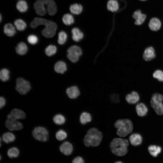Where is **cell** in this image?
I'll return each mask as SVG.
<instances>
[{"label":"cell","mask_w":163,"mask_h":163,"mask_svg":"<svg viewBox=\"0 0 163 163\" xmlns=\"http://www.w3.org/2000/svg\"><path fill=\"white\" fill-rule=\"evenodd\" d=\"M40 25L45 26L42 31V34L44 37L50 38L55 35L57 25L54 22L43 18H35L30 23V26L33 28H35Z\"/></svg>","instance_id":"obj_1"},{"label":"cell","mask_w":163,"mask_h":163,"mask_svg":"<svg viewBox=\"0 0 163 163\" xmlns=\"http://www.w3.org/2000/svg\"><path fill=\"white\" fill-rule=\"evenodd\" d=\"M34 6L36 13L40 16H44L47 12L50 15H53L57 11L54 0H37Z\"/></svg>","instance_id":"obj_2"},{"label":"cell","mask_w":163,"mask_h":163,"mask_svg":"<svg viewBox=\"0 0 163 163\" xmlns=\"http://www.w3.org/2000/svg\"><path fill=\"white\" fill-rule=\"evenodd\" d=\"M129 145L127 139L116 138L111 141L110 147L113 154L118 156H123L127 153Z\"/></svg>","instance_id":"obj_3"},{"label":"cell","mask_w":163,"mask_h":163,"mask_svg":"<svg viewBox=\"0 0 163 163\" xmlns=\"http://www.w3.org/2000/svg\"><path fill=\"white\" fill-rule=\"evenodd\" d=\"M102 133L97 129L92 128L88 131L84 139V142L87 146H97L99 145L102 139Z\"/></svg>","instance_id":"obj_4"},{"label":"cell","mask_w":163,"mask_h":163,"mask_svg":"<svg viewBox=\"0 0 163 163\" xmlns=\"http://www.w3.org/2000/svg\"><path fill=\"white\" fill-rule=\"evenodd\" d=\"M114 126L117 129V134L121 137L126 136L131 133L133 129L132 122L127 119L117 120L114 123Z\"/></svg>","instance_id":"obj_5"},{"label":"cell","mask_w":163,"mask_h":163,"mask_svg":"<svg viewBox=\"0 0 163 163\" xmlns=\"http://www.w3.org/2000/svg\"><path fill=\"white\" fill-rule=\"evenodd\" d=\"M163 95L155 93L153 94L150 101L151 105L157 114L161 115L163 114Z\"/></svg>","instance_id":"obj_6"},{"label":"cell","mask_w":163,"mask_h":163,"mask_svg":"<svg viewBox=\"0 0 163 163\" xmlns=\"http://www.w3.org/2000/svg\"><path fill=\"white\" fill-rule=\"evenodd\" d=\"M32 135L36 140L45 142L48 138L49 133L45 128L41 126L35 127L32 131Z\"/></svg>","instance_id":"obj_7"},{"label":"cell","mask_w":163,"mask_h":163,"mask_svg":"<svg viewBox=\"0 0 163 163\" xmlns=\"http://www.w3.org/2000/svg\"><path fill=\"white\" fill-rule=\"evenodd\" d=\"M67 56L68 58L73 62H77L82 53L81 48L76 45L70 47L67 50Z\"/></svg>","instance_id":"obj_8"},{"label":"cell","mask_w":163,"mask_h":163,"mask_svg":"<svg viewBox=\"0 0 163 163\" xmlns=\"http://www.w3.org/2000/svg\"><path fill=\"white\" fill-rule=\"evenodd\" d=\"M15 88L19 93L24 94L30 90L31 86L28 81L22 78H18L16 80Z\"/></svg>","instance_id":"obj_9"},{"label":"cell","mask_w":163,"mask_h":163,"mask_svg":"<svg viewBox=\"0 0 163 163\" xmlns=\"http://www.w3.org/2000/svg\"><path fill=\"white\" fill-rule=\"evenodd\" d=\"M5 125L7 128L10 130H18L21 129L23 127L22 123L16 120L7 119Z\"/></svg>","instance_id":"obj_10"},{"label":"cell","mask_w":163,"mask_h":163,"mask_svg":"<svg viewBox=\"0 0 163 163\" xmlns=\"http://www.w3.org/2000/svg\"><path fill=\"white\" fill-rule=\"evenodd\" d=\"M26 117L24 112L22 110L18 109H14L7 116V119H12L17 120L23 119Z\"/></svg>","instance_id":"obj_11"},{"label":"cell","mask_w":163,"mask_h":163,"mask_svg":"<svg viewBox=\"0 0 163 163\" xmlns=\"http://www.w3.org/2000/svg\"><path fill=\"white\" fill-rule=\"evenodd\" d=\"M133 18L135 20V24L137 25L142 24L145 21L146 15L142 14L140 10L135 11L133 15Z\"/></svg>","instance_id":"obj_12"},{"label":"cell","mask_w":163,"mask_h":163,"mask_svg":"<svg viewBox=\"0 0 163 163\" xmlns=\"http://www.w3.org/2000/svg\"><path fill=\"white\" fill-rule=\"evenodd\" d=\"M73 149L72 144L68 141L63 142L59 147L60 152L64 155H69L71 154Z\"/></svg>","instance_id":"obj_13"},{"label":"cell","mask_w":163,"mask_h":163,"mask_svg":"<svg viewBox=\"0 0 163 163\" xmlns=\"http://www.w3.org/2000/svg\"><path fill=\"white\" fill-rule=\"evenodd\" d=\"M155 57V50L152 47L149 46L145 49L143 55V58L145 60L147 61H150Z\"/></svg>","instance_id":"obj_14"},{"label":"cell","mask_w":163,"mask_h":163,"mask_svg":"<svg viewBox=\"0 0 163 163\" xmlns=\"http://www.w3.org/2000/svg\"><path fill=\"white\" fill-rule=\"evenodd\" d=\"M127 102L130 104H134L137 103L140 99L138 93L135 91H132L130 93L126 95L125 97Z\"/></svg>","instance_id":"obj_15"},{"label":"cell","mask_w":163,"mask_h":163,"mask_svg":"<svg viewBox=\"0 0 163 163\" xmlns=\"http://www.w3.org/2000/svg\"><path fill=\"white\" fill-rule=\"evenodd\" d=\"M129 140L132 145L136 146L140 145L142 143V138L140 134L135 133L131 135L129 137Z\"/></svg>","instance_id":"obj_16"},{"label":"cell","mask_w":163,"mask_h":163,"mask_svg":"<svg viewBox=\"0 0 163 163\" xmlns=\"http://www.w3.org/2000/svg\"><path fill=\"white\" fill-rule=\"evenodd\" d=\"M68 96L71 99L76 98L80 95V91L78 88L75 86L68 88L66 90Z\"/></svg>","instance_id":"obj_17"},{"label":"cell","mask_w":163,"mask_h":163,"mask_svg":"<svg viewBox=\"0 0 163 163\" xmlns=\"http://www.w3.org/2000/svg\"><path fill=\"white\" fill-rule=\"evenodd\" d=\"M136 110L137 115L141 117L145 116L148 111L147 106L142 103L138 104L136 106Z\"/></svg>","instance_id":"obj_18"},{"label":"cell","mask_w":163,"mask_h":163,"mask_svg":"<svg viewBox=\"0 0 163 163\" xmlns=\"http://www.w3.org/2000/svg\"><path fill=\"white\" fill-rule=\"evenodd\" d=\"M161 26V23L160 20L156 18H152L149 24V27L152 30L157 31L159 30Z\"/></svg>","instance_id":"obj_19"},{"label":"cell","mask_w":163,"mask_h":163,"mask_svg":"<svg viewBox=\"0 0 163 163\" xmlns=\"http://www.w3.org/2000/svg\"><path fill=\"white\" fill-rule=\"evenodd\" d=\"M4 32L7 36L10 37H12L16 33V28L11 23H8L4 26Z\"/></svg>","instance_id":"obj_20"},{"label":"cell","mask_w":163,"mask_h":163,"mask_svg":"<svg viewBox=\"0 0 163 163\" xmlns=\"http://www.w3.org/2000/svg\"><path fill=\"white\" fill-rule=\"evenodd\" d=\"M71 32L72 39L75 41H79L82 40L84 37L83 33L77 28L75 27L72 29Z\"/></svg>","instance_id":"obj_21"},{"label":"cell","mask_w":163,"mask_h":163,"mask_svg":"<svg viewBox=\"0 0 163 163\" xmlns=\"http://www.w3.org/2000/svg\"><path fill=\"white\" fill-rule=\"evenodd\" d=\"M54 69L56 72L63 74L67 70V67L64 62L59 61L55 64Z\"/></svg>","instance_id":"obj_22"},{"label":"cell","mask_w":163,"mask_h":163,"mask_svg":"<svg viewBox=\"0 0 163 163\" xmlns=\"http://www.w3.org/2000/svg\"><path fill=\"white\" fill-rule=\"evenodd\" d=\"M107 9L112 12L117 11L119 9V4L116 0H109L107 3Z\"/></svg>","instance_id":"obj_23"},{"label":"cell","mask_w":163,"mask_h":163,"mask_svg":"<svg viewBox=\"0 0 163 163\" xmlns=\"http://www.w3.org/2000/svg\"><path fill=\"white\" fill-rule=\"evenodd\" d=\"M148 150L150 154L154 157H157L162 151L161 147L155 145H151L148 148Z\"/></svg>","instance_id":"obj_24"},{"label":"cell","mask_w":163,"mask_h":163,"mask_svg":"<svg viewBox=\"0 0 163 163\" xmlns=\"http://www.w3.org/2000/svg\"><path fill=\"white\" fill-rule=\"evenodd\" d=\"M16 7L19 12L24 13L27 11L28 6L26 1L24 0H19L16 4Z\"/></svg>","instance_id":"obj_25"},{"label":"cell","mask_w":163,"mask_h":163,"mask_svg":"<svg viewBox=\"0 0 163 163\" xmlns=\"http://www.w3.org/2000/svg\"><path fill=\"white\" fill-rule=\"evenodd\" d=\"M69 10L72 14L75 15H78L82 12L83 7L81 4L75 3L72 5L70 6Z\"/></svg>","instance_id":"obj_26"},{"label":"cell","mask_w":163,"mask_h":163,"mask_svg":"<svg viewBox=\"0 0 163 163\" xmlns=\"http://www.w3.org/2000/svg\"><path fill=\"white\" fill-rule=\"evenodd\" d=\"M2 139L6 143L14 142L15 139V136L12 133L7 132L4 133L2 136Z\"/></svg>","instance_id":"obj_27"},{"label":"cell","mask_w":163,"mask_h":163,"mask_svg":"<svg viewBox=\"0 0 163 163\" xmlns=\"http://www.w3.org/2000/svg\"><path fill=\"white\" fill-rule=\"evenodd\" d=\"M27 51V47L26 45L23 42H20L16 48L17 53L20 55L25 54Z\"/></svg>","instance_id":"obj_28"},{"label":"cell","mask_w":163,"mask_h":163,"mask_svg":"<svg viewBox=\"0 0 163 163\" xmlns=\"http://www.w3.org/2000/svg\"><path fill=\"white\" fill-rule=\"evenodd\" d=\"M14 24L16 28L20 31L24 30L27 26L25 22L21 19L16 20L14 22Z\"/></svg>","instance_id":"obj_29"},{"label":"cell","mask_w":163,"mask_h":163,"mask_svg":"<svg viewBox=\"0 0 163 163\" xmlns=\"http://www.w3.org/2000/svg\"><path fill=\"white\" fill-rule=\"evenodd\" d=\"M91 117L90 113L86 112L82 113L80 117V121L82 124H85L91 120Z\"/></svg>","instance_id":"obj_30"},{"label":"cell","mask_w":163,"mask_h":163,"mask_svg":"<svg viewBox=\"0 0 163 163\" xmlns=\"http://www.w3.org/2000/svg\"><path fill=\"white\" fill-rule=\"evenodd\" d=\"M62 21L64 24L66 25H70L74 22L73 16L70 14H65L62 18Z\"/></svg>","instance_id":"obj_31"},{"label":"cell","mask_w":163,"mask_h":163,"mask_svg":"<svg viewBox=\"0 0 163 163\" xmlns=\"http://www.w3.org/2000/svg\"><path fill=\"white\" fill-rule=\"evenodd\" d=\"M53 120L56 124L58 125H61L65 123L66 119L62 114H58L53 117Z\"/></svg>","instance_id":"obj_32"},{"label":"cell","mask_w":163,"mask_h":163,"mask_svg":"<svg viewBox=\"0 0 163 163\" xmlns=\"http://www.w3.org/2000/svg\"><path fill=\"white\" fill-rule=\"evenodd\" d=\"M19 153V151L17 148L13 147L8 150L7 155L10 158H16L18 156Z\"/></svg>","instance_id":"obj_33"},{"label":"cell","mask_w":163,"mask_h":163,"mask_svg":"<svg viewBox=\"0 0 163 163\" xmlns=\"http://www.w3.org/2000/svg\"><path fill=\"white\" fill-rule=\"evenodd\" d=\"M0 78L3 82H6L9 78V72L6 69H2L0 72Z\"/></svg>","instance_id":"obj_34"},{"label":"cell","mask_w":163,"mask_h":163,"mask_svg":"<svg viewBox=\"0 0 163 163\" xmlns=\"http://www.w3.org/2000/svg\"><path fill=\"white\" fill-rule=\"evenodd\" d=\"M67 38L66 33L64 31L60 32L58 34V42L60 45H63L66 42Z\"/></svg>","instance_id":"obj_35"},{"label":"cell","mask_w":163,"mask_h":163,"mask_svg":"<svg viewBox=\"0 0 163 163\" xmlns=\"http://www.w3.org/2000/svg\"><path fill=\"white\" fill-rule=\"evenodd\" d=\"M57 48L56 47L53 45L48 46L45 49L46 54L48 56H51L54 54L56 52Z\"/></svg>","instance_id":"obj_36"},{"label":"cell","mask_w":163,"mask_h":163,"mask_svg":"<svg viewBox=\"0 0 163 163\" xmlns=\"http://www.w3.org/2000/svg\"><path fill=\"white\" fill-rule=\"evenodd\" d=\"M67 136V134L66 132L62 129L59 130L56 134V137L59 141H62L65 139Z\"/></svg>","instance_id":"obj_37"},{"label":"cell","mask_w":163,"mask_h":163,"mask_svg":"<svg viewBox=\"0 0 163 163\" xmlns=\"http://www.w3.org/2000/svg\"><path fill=\"white\" fill-rule=\"evenodd\" d=\"M153 77L158 81L163 82V71L160 70H155L153 74Z\"/></svg>","instance_id":"obj_38"},{"label":"cell","mask_w":163,"mask_h":163,"mask_svg":"<svg viewBox=\"0 0 163 163\" xmlns=\"http://www.w3.org/2000/svg\"><path fill=\"white\" fill-rule=\"evenodd\" d=\"M28 42L30 44L34 45L36 44L38 42V39L37 37L34 35H30L27 37Z\"/></svg>","instance_id":"obj_39"},{"label":"cell","mask_w":163,"mask_h":163,"mask_svg":"<svg viewBox=\"0 0 163 163\" xmlns=\"http://www.w3.org/2000/svg\"><path fill=\"white\" fill-rule=\"evenodd\" d=\"M72 163H84V161L82 158L78 156L74 159Z\"/></svg>","instance_id":"obj_40"},{"label":"cell","mask_w":163,"mask_h":163,"mask_svg":"<svg viewBox=\"0 0 163 163\" xmlns=\"http://www.w3.org/2000/svg\"><path fill=\"white\" fill-rule=\"evenodd\" d=\"M111 101L114 103H118L120 101L119 96L117 94H113L110 97Z\"/></svg>","instance_id":"obj_41"},{"label":"cell","mask_w":163,"mask_h":163,"mask_svg":"<svg viewBox=\"0 0 163 163\" xmlns=\"http://www.w3.org/2000/svg\"><path fill=\"white\" fill-rule=\"evenodd\" d=\"M6 103V100L3 97H1L0 98V107L1 109L5 105Z\"/></svg>","instance_id":"obj_42"},{"label":"cell","mask_w":163,"mask_h":163,"mask_svg":"<svg viewBox=\"0 0 163 163\" xmlns=\"http://www.w3.org/2000/svg\"><path fill=\"white\" fill-rule=\"evenodd\" d=\"M2 15H1V14H0V22L2 21Z\"/></svg>","instance_id":"obj_43"},{"label":"cell","mask_w":163,"mask_h":163,"mask_svg":"<svg viewBox=\"0 0 163 163\" xmlns=\"http://www.w3.org/2000/svg\"><path fill=\"white\" fill-rule=\"evenodd\" d=\"M115 163H123L122 162L120 161H118L115 162Z\"/></svg>","instance_id":"obj_44"},{"label":"cell","mask_w":163,"mask_h":163,"mask_svg":"<svg viewBox=\"0 0 163 163\" xmlns=\"http://www.w3.org/2000/svg\"><path fill=\"white\" fill-rule=\"evenodd\" d=\"M140 0L142 1H145L146 0Z\"/></svg>","instance_id":"obj_45"},{"label":"cell","mask_w":163,"mask_h":163,"mask_svg":"<svg viewBox=\"0 0 163 163\" xmlns=\"http://www.w3.org/2000/svg\"></svg>","instance_id":"obj_46"}]
</instances>
